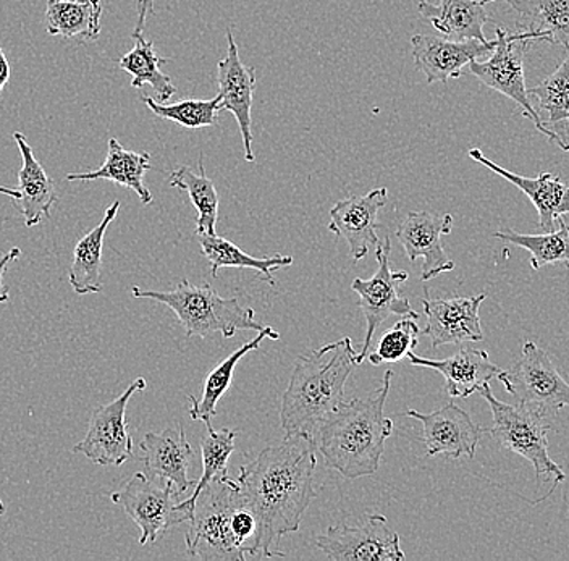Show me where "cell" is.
Instances as JSON below:
<instances>
[{"label": "cell", "instance_id": "cell-38", "mask_svg": "<svg viewBox=\"0 0 569 561\" xmlns=\"http://www.w3.org/2000/svg\"><path fill=\"white\" fill-rule=\"evenodd\" d=\"M154 13V0H138V21L133 34H142L144 31L146 19Z\"/></svg>", "mask_w": 569, "mask_h": 561}, {"label": "cell", "instance_id": "cell-32", "mask_svg": "<svg viewBox=\"0 0 569 561\" xmlns=\"http://www.w3.org/2000/svg\"><path fill=\"white\" fill-rule=\"evenodd\" d=\"M170 187L187 191L193 202L198 218H196L194 233H209L216 236L217 219H219V193L216 184L206 176L204 159L199 161V173L191 167L181 166L170 173Z\"/></svg>", "mask_w": 569, "mask_h": 561}, {"label": "cell", "instance_id": "cell-1", "mask_svg": "<svg viewBox=\"0 0 569 561\" xmlns=\"http://www.w3.org/2000/svg\"><path fill=\"white\" fill-rule=\"evenodd\" d=\"M316 442L302 434L284 435L267 447L234 479L244 505L258 521V541L252 557H284L280 539L298 532L306 510L316 499Z\"/></svg>", "mask_w": 569, "mask_h": 561}, {"label": "cell", "instance_id": "cell-10", "mask_svg": "<svg viewBox=\"0 0 569 561\" xmlns=\"http://www.w3.org/2000/svg\"><path fill=\"white\" fill-rule=\"evenodd\" d=\"M498 381L518 403L529 404L555 417L561 408H569V383L561 378L549 354L528 340L522 344L521 358L511 371H503Z\"/></svg>", "mask_w": 569, "mask_h": 561}, {"label": "cell", "instance_id": "cell-36", "mask_svg": "<svg viewBox=\"0 0 569 561\" xmlns=\"http://www.w3.org/2000/svg\"><path fill=\"white\" fill-rule=\"evenodd\" d=\"M421 329L416 319L403 318L397 322L389 332L383 333L377 343L376 350L369 351L368 360L373 365L397 362L407 358L418 347Z\"/></svg>", "mask_w": 569, "mask_h": 561}, {"label": "cell", "instance_id": "cell-13", "mask_svg": "<svg viewBox=\"0 0 569 561\" xmlns=\"http://www.w3.org/2000/svg\"><path fill=\"white\" fill-rule=\"evenodd\" d=\"M407 417L421 422L425 428L422 440L426 443V454L429 458L443 457L458 460L462 454L476 457L480 437L487 429L480 428L471 417L455 403L445 404L432 413H419L408 410Z\"/></svg>", "mask_w": 569, "mask_h": 561}, {"label": "cell", "instance_id": "cell-27", "mask_svg": "<svg viewBox=\"0 0 569 561\" xmlns=\"http://www.w3.org/2000/svg\"><path fill=\"white\" fill-rule=\"evenodd\" d=\"M519 16L518 31L536 33L569 51V0H503Z\"/></svg>", "mask_w": 569, "mask_h": 561}, {"label": "cell", "instance_id": "cell-39", "mask_svg": "<svg viewBox=\"0 0 569 561\" xmlns=\"http://www.w3.org/2000/svg\"><path fill=\"white\" fill-rule=\"evenodd\" d=\"M10 80V63L3 54L2 48H0V96L6 90L7 83Z\"/></svg>", "mask_w": 569, "mask_h": 561}, {"label": "cell", "instance_id": "cell-37", "mask_svg": "<svg viewBox=\"0 0 569 561\" xmlns=\"http://www.w3.org/2000/svg\"><path fill=\"white\" fill-rule=\"evenodd\" d=\"M20 256V248H13V250H10L9 253L3 254L2 258H0V303H7V301L10 300L9 287L3 283V276H6L9 264L17 261Z\"/></svg>", "mask_w": 569, "mask_h": 561}, {"label": "cell", "instance_id": "cell-12", "mask_svg": "<svg viewBox=\"0 0 569 561\" xmlns=\"http://www.w3.org/2000/svg\"><path fill=\"white\" fill-rule=\"evenodd\" d=\"M146 387V379L138 378L119 399L96 408L87 437L73 447V452L84 454L99 467H122L127 463L133 457V437L127 425L128 401Z\"/></svg>", "mask_w": 569, "mask_h": 561}, {"label": "cell", "instance_id": "cell-14", "mask_svg": "<svg viewBox=\"0 0 569 561\" xmlns=\"http://www.w3.org/2000/svg\"><path fill=\"white\" fill-rule=\"evenodd\" d=\"M497 39L480 42L478 39H457L415 34L411 38V54L416 69L425 73L427 83H437L460 78L465 67L479 57L492 54Z\"/></svg>", "mask_w": 569, "mask_h": 561}, {"label": "cell", "instance_id": "cell-3", "mask_svg": "<svg viewBox=\"0 0 569 561\" xmlns=\"http://www.w3.org/2000/svg\"><path fill=\"white\" fill-rule=\"evenodd\" d=\"M356 357L351 339L345 337L298 358L280 408L284 435L316 439L323 419L345 401V385L358 365Z\"/></svg>", "mask_w": 569, "mask_h": 561}, {"label": "cell", "instance_id": "cell-16", "mask_svg": "<svg viewBox=\"0 0 569 561\" xmlns=\"http://www.w3.org/2000/svg\"><path fill=\"white\" fill-rule=\"evenodd\" d=\"M486 298V293L469 298H448V300L422 298V309L427 319L422 333L429 337L432 348H439L442 344L480 342L483 333L479 309Z\"/></svg>", "mask_w": 569, "mask_h": 561}, {"label": "cell", "instance_id": "cell-5", "mask_svg": "<svg viewBox=\"0 0 569 561\" xmlns=\"http://www.w3.org/2000/svg\"><path fill=\"white\" fill-rule=\"evenodd\" d=\"M479 393L492 411L493 424L492 428L487 429V432L497 440L501 449L526 458L536 471L537 482L542 481L543 475L553 478V488L547 493L551 495L555 489L567 479L563 468L555 463L549 454L551 417L546 411L529 404H510L496 399L489 383L483 385Z\"/></svg>", "mask_w": 569, "mask_h": 561}, {"label": "cell", "instance_id": "cell-22", "mask_svg": "<svg viewBox=\"0 0 569 561\" xmlns=\"http://www.w3.org/2000/svg\"><path fill=\"white\" fill-rule=\"evenodd\" d=\"M492 2L497 0H440L439 6H433L421 0L418 10L445 38L487 42L489 39L483 37V27L492 20L486 6Z\"/></svg>", "mask_w": 569, "mask_h": 561}, {"label": "cell", "instance_id": "cell-23", "mask_svg": "<svg viewBox=\"0 0 569 561\" xmlns=\"http://www.w3.org/2000/svg\"><path fill=\"white\" fill-rule=\"evenodd\" d=\"M13 140L17 141L23 159V166L18 173V191L21 197L17 202L23 214L24 226L34 227L42 219L51 216L52 206L57 201L56 184L41 162L36 159L33 149L28 144L24 134L17 131L13 133Z\"/></svg>", "mask_w": 569, "mask_h": 561}, {"label": "cell", "instance_id": "cell-34", "mask_svg": "<svg viewBox=\"0 0 569 561\" xmlns=\"http://www.w3.org/2000/svg\"><path fill=\"white\" fill-rule=\"evenodd\" d=\"M493 237L529 251L533 271L557 262H565L569 268V226L565 219L558 220L557 229L540 236H522L513 230H505L493 233Z\"/></svg>", "mask_w": 569, "mask_h": 561}, {"label": "cell", "instance_id": "cell-17", "mask_svg": "<svg viewBox=\"0 0 569 561\" xmlns=\"http://www.w3.org/2000/svg\"><path fill=\"white\" fill-rule=\"evenodd\" d=\"M227 56L217 66V83L222 109L229 110L237 119L243 138L244 158L254 162L252 152L251 109L256 90L254 67L244 66L238 54V44L231 30L227 31Z\"/></svg>", "mask_w": 569, "mask_h": 561}, {"label": "cell", "instance_id": "cell-11", "mask_svg": "<svg viewBox=\"0 0 569 561\" xmlns=\"http://www.w3.org/2000/svg\"><path fill=\"white\" fill-rule=\"evenodd\" d=\"M316 547L332 561H403L400 535L382 514H369L359 525H330L315 538Z\"/></svg>", "mask_w": 569, "mask_h": 561}, {"label": "cell", "instance_id": "cell-28", "mask_svg": "<svg viewBox=\"0 0 569 561\" xmlns=\"http://www.w3.org/2000/svg\"><path fill=\"white\" fill-rule=\"evenodd\" d=\"M266 339L279 340L280 333L277 332L273 327L267 325V329L259 332L256 339L243 344L240 350L233 351L229 358L220 361L219 364L209 372L208 378H206L204 387H202L201 399L198 400L193 395L188 397V400L191 401L190 417L193 421L206 422V425L212 424V418L216 417L217 413V403L226 395L227 390L230 389L238 362L241 361V358L251 353V351L258 350L259 344L264 342Z\"/></svg>", "mask_w": 569, "mask_h": 561}, {"label": "cell", "instance_id": "cell-15", "mask_svg": "<svg viewBox=\"0 0 569 561\" xmlns=\"http://www.w3.org/2000/svg\"><path fill=\"white\" fill-rule=\"evenodd\" d=\"M453 218L450 214L437 216L432 212H409L398 227L397 238L405 248L409 261L425 259L422 282L436 279L455 269L453 261L445 253L442 238L450 236Z\"/></svg>", "mask_w": 569, "mask_h": 561}, {"label": "cell", "instance_id": "cell-29", "mask_svg": "<svg viewBox=\"0 0 569 561\" xmlns=\"http://www.w3.org/2000/svg\"><path fill=\"white\" fill-rule=\"evenodd\" d=\"M194 236L198 237L199 244H201L202 256L211 264L213 279H217L220 269H252L258 272L259 279L270 285H276L273 271L293 264L291 256L276 254L270 258H252L226 238L209 236V233H194Z\"/></svg>", "mask_w": 569, "mask_h": 561}, {"label": "cell", "instance_id": "cell-8", "mask_svg": "<svg viewBox=\"0 0 569 561\" xmlns=\"http://www.w3.org/2000/svg\"><path fill=\"white\" fill-rule=\"evenodd\" d=\"M110 499L122 507L124 513L140 528L141 545L156 543L173 525L190 521V514L178 510L181 495L172 482L154 481L146 478L144 472L134 474Z\"/></svg>", "mask_w": 569, "mask_h": 561}, {"label": "cell", "instance_id": "cell-2", "mask_svg": "<svg viewBox=\"0 0 569 561\" xmlns=\"http://www.w3.org/2000/svg\"><path fill=\"white\" fill-rule=\"evenodd\" d=\"M393 371L383 374L382 385L368 399L343 401L323 419L316 434V447L326 464L347 479H359L379 471L386 442L393 434V421L383 414Z\"/></svg>", "mask_w": 569, "mask_h": 561}, {"label": "cell", "instance_id": "cell-35", "mask_svg": "<svg viewBox=\"0 0 569 561\" xmlns=\"http://www.w3.org/2000/svg\"><path fill=\"white\" fill-rule=\"evenodd\" d=\"M141 101L159 119L170 120V122L190 128V130L216 126L217 117L222 110V101H220L219 94L213 99H184V101L176 102V104H160L149 96H142Z\"/></svg>", "mask_w": 569, "mask_h": 561}, {"label": "cell", "instance_id": "cell-41", "mask_svg": "<svg viewBox=\"0 0 569 561\" xmlns=\"http://www.w3.org/2000/svg\"><path fill=\"white\" fill-rule=\"evenodd\" d=\"M3 513H6V505H3L2 500H0V517H2Z\"/></svg>", "mask_w": 569, "mask_h": 561}, {"label": "cell", "instance_id": "cell-18", "mask_svg": "<svg viewBox=\"0 0 569 561\" xmlns=\"http://www.w3.org/2000/svg\"><path fill=\"white\" fill-rule=\"evenodd\" d=\"M387 200H389V190L382 187L376 188L365 197H351L338 201L330 209V223L327 227L330 232L347 240L355 261L365 259L369 250L379 244L377 219Z\"/></svg>", "mask_w": 569, "mask_h": 561}, {"label": "cell", "instance_id": "cell-4", "mask_svg": "<svg viewBox=\"0 0 569 561\" xmlns=\"http://www.w3.org/2000/svg\"><path fill=\"white\" fill-rule=\"evenodd\" d=\"M131 294L140 300H154L166 304L176 312L178 321L187 330V337H206L222 333L223 339H231L238 330H262L267 325L256 321L251 308L241 307L238 297L222 298L209 283L191 285L181 280L173 290H142L133 287Z\"/></svg>", "mask_w": 569, "mask_h": 561}, {"label": "cell", "instance_id": "cell-6", "mask_svg": "<svg viewBox=\"0 0 569 561\" xmlns=\"http://www.w3.org/2000/svg\"><path fill=\"white\" fill-rule=\"evenodd\" d=\"M240 492L229 475L213 479L196 499L190 529L184 535L188 555L204 561H244L247 553L233 532Z\"/></svg>", "mask_w": 569, "mask_h": 561}, {"label": "cell", "instance_id": "cell-7", "mask_svg": "<svg viewBox=\"0 0 569 561\" xmlns=\"http://www.w3.org/2000/svg\"><path fill=\"white\" fill-rule=\"evenodd\" d=\"M496 33L497 44L492 54L483 62L472 60L469 63V72L490 90L500 92L515 101L522 109V116L528 117L533 127L549 138V131L543 127L539 112L529 99L525 80V57L532 44L542 41V38L536 33H526V31L508 33L501 27L497 28Z\"/></svg>", "mask_w": 569, "mask_h": 561}, {"label": "cell", "instance_id": "cell-24", "mask_svg": "<svg viewBox=\"0 0 569 561\" xmlns=\"http://www.w3.org/2000/svg\"><path fill=\"white\" fill-rule=\"evenodd\" d=\"M528 94L549 131V140L569 152V54L546 80L529 88Z\"/></svg>", "mask_w": 569, "mask_h": 561}, {"label": "cell", "instance_id": "cell-33", "mask_svg": "<svg viewBox=\"0 0 569 561\" xmlns=\"http://www.w3.org/2000/svg\"><path fill=\"white\" fill-rule=\"evenodd\" d=\"M238 432L233 429H220V431H213L212 424L208 425V435L202 439L201 442V454H202V475L199 481H196L194 492L188 499L181 500L178 503V510L184 511V513L193 517V508L196 499L204 488L217 478H223L229 475V460L231 453L234 452L237 445H234V439H237Z\"/></svg>", "mask_w": 569, "mask_h": 561}, {"label": "cell", "instance_id": "cell-20", "mask_svg": "<svg viewBox=\"0 0 569 561\" xmlns=\"http://www.w3.org/2000/svg\"><path fill=\"white\" fill-rule=\"evenodd\" d=\"M469 158L492 170L501 179L513 183L532 201L533 208L539 212V226L543 233L557 229L558 220L569 214V187L560 180V177L551 176L550 172H540L533 179L519 176L487 159L478 148L469 151Z\"/></svg>", "mask_w": 569, "mask_h": 561}, {"label": "cell", "instance_id": "cell-25", "mask_svg": "<svg viewBox=\"0 0 569 561\" xmlns=\"http://www.w3.org/2000/svg\"><path fill=\"white\" fill-rule=\"evenodd\" d=\"M151 170V154L124 149L116 138L109 140L104 163L94 172L70 173L67 181L109 180L130 188L140 197L142 204H151L152 194L144 184V176Z\"/></svg>", "mask_w": 569, "mask_h": 561}, {"label": "cell", "instance_id": "cell-9", "mask_svg": "<svg viewBox=\"0 0 569 561\" xmlns=\"http://www.w3.org/2000/svg\"><path fill=\"white\" fill-rule=\"evenodd\" d=\"M391 240L379 241L376 247V259L379 269L371 279H355L351 290L359 294V308L366 318V337L361 351L356 357L358 365L365 362L371 350L373 333L390 315L419 319L418 312L411 308L408 298L401 297L400 285L407 282L408 272L393 271L390 264Z\"/></svg>", "mask_w": 569, "mask_h": 561}, {"label": "cell", "instance_id": "cell-26", "mask_svg": "<svg viewBox=\"0 0 569 561\" xmlns=\"http://www.w3.org/2000/svg\"><path fill=\"white\" fill-rule=\"evenodd\" d=\"M119 211L120 202L116 201L107 209L104 219L99 222V226L81 238L74 247L73 261H71L69 271V282L74 293H101L102 250H104L106 232Z\"/></svg>", "mask_w": 569, "mask_h": 561}, {"label": "cell", "instance_id": "cell-30", "mask_svg": "<svg viewBox=\"0 0 569 561\" xmlns=\"http://www.w3.org/2000/svg\"><path fill=\"white\" fill-rule=\"evenodd\" d=\"M101 0H48L46 30L52 37L94 41L101 34Z\"/></svg>", "mask_w": 569, "mask_h": 561}, {"label": "cell", "instance_id": "cell-21", "mask_svg": "<svg viewBox=\"0 0 569 561\" xmlns=\"http://www.w3.org/2000/svg\"><path fill=\"white\" fill-rule=\"evenodd\" d=\"M407 358L409 364L439 371L445 379V390L451 399H468L503 372L490 361L486 350L476 348H462L457 354L445 360H429L418 357L415 351Z\"/></svg>", "mask_w": 569, "mask_h": 561}, {"label": "cell", "instance_id": "cell-19", "mask_svg": "<svg viewBox=\"0 0 569 561\" xmlns=\"http://www.w3.org/2000/svg\"><path fill=\"white\" fill-rule=\"evenodd\" d=\"M146 478L172 482L180 495L194 488L188 478L194 452L181 424L162 432H148L140 445Z\"/></svg>", "mask_w": 569, "mask_h": 561}, {"label": "cell", "instance_id": "cell-42", "mask_svg": "<svg viewBox=\"0 0 569 561\" xmlns=\"http://www.w3.org/2000/svg\"><path fill=\"white\" fill-rule=\"evenodd\" d=\"M568 120H569V116H568Z\"/></svg>", "mask_w": 569, "mask_h": 561}, {"label": "cell", "instance_id": "cell-40", "mask_svg": "<svg viewBox=\"0 0 569 561\" xmlns=\"http://www.w3.org/2000/svg\"><path fill=\"white\" fill-rule=\"evenodd\" d=\"M0 193L2 194H6V197H9V198H12V200H20V191L18 190H12V188H7V187H0Z\"/></svg>", "mask_w": 569, "mask_h": 561}, {"label": "cell", "instance_id": "cell-31", "mask_svg": "<svg viewBox=\"0 0 569 561\" xmlns=\"http://www.w3.org/2000/svg\"><path fill=\"white\" fill-rule=\"evenodd\" d=\"M131 37L137 41V44L128 54L120 57V69L133 77L131 87L142 88L149 84L156 92V101L166 104L177 92L170 77H167L160 70V67L169 63V60L162 59L156 52L154 42L148 41L142 34H131Z\"/></svg>", "mask_w": 569, "mask_h": 561}]
</instances>
